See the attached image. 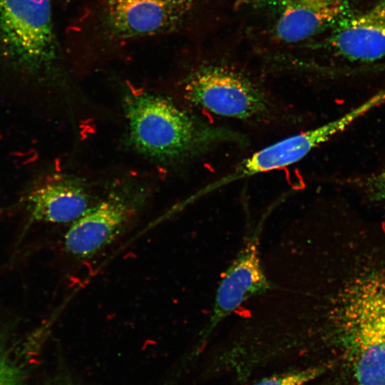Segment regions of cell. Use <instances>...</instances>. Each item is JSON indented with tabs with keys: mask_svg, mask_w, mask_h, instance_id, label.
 Instances as JSON below:
<instances>
[{
	"mask_svg": "<svg viewBox=\"0 0 385 385\" xmlns=\"http://www.w3.org/2000/svg\"><path fill=\"white\" fill-rule=\"evenodd\" d=\"M0 316V342L6 323ZM0 385H26L23 371L8 356L6 349L0 344Z\"/></svg>",
	"mask_w": 385,
	"mask_h": 385,
	"instance_id": "4fadbf2b",
	"label": "cell"
},
{
	"mask_svg": "<svg viewBox=\"0 0 385 385\" xmlns=\"http://www.w3.org/2000/svg\"></svg>",
	"mask_w": 385,
	"mask_h": 385,
	"instance_id": "2e32d148",
	"label": "cell"
},
{
	"mask_svg": "<svg viewBox=\"0 0 385 385\" xmlns=\"http://www.w3.org/2000/svg\"><path fill=\"white\" fill-rule=\"evenodd\" d=\"M184 89L191 103L217 116L262 123L279 117V108L270 93L229 66L198 68L189 75Z\"/></svg>",
	"mask_w": 385,
	"mask_h": 385,
	"instance_id": "277c9868",
	"label": "cell"
},
{
	"mask_svg": "<svg viewBox=\"0 0 385 385\" xmlns=\"http://www.w3.org/2000/svg\"><path fill=\"white\" fill-rule=\"evenodd\" d=\"M361 183L365 193L371 200L385 206V165Z\"/></svg>",
	"mask_w": 385,
	"mask_h": 385,
	"instance_id": "5bb4252c",
	"label": "cell"
},
{
	"mask_svg": "<svg viewBox=\"0 0 385 385\" xmlns=\"http://www.w3.org/2000/svg\"><path fill=\"white\" fill-rule=\"evenodd\" d=\"M275 27L276 37L284 42L303 41L334 25L348 14L347 0H284Z\"/></svg>",
	"mask_w": 385,
	"mask_h": 385,
	"instance_id": "8fae6325",
	"label": "cell"
},
{
	"mask_svg": "<svg viewBox=\"0 0 385 385\" xmlns=\"http://www.w3.org/2000/svg\"><path fill=\"white\" fill-rule=\"evenodd\" d=\"M198 0H96L89 11L93 46L115 47L182 30Z\"/></svg>",
	"mask_w": 385,
	"mask_h": 385,
	"instance_id": "3957f363",
	"label": "cell"
},
{
	"mask_svg": "<svg viewBox=\"0 0 385 385\" xmlns=\"http://www.w3.org/2000/svg\"><path fill=\"white\" fill-rule=\"evenodd\" d=\"M326 371L325 366H314L265 377L252 385H307Z\"/></svg>",
	"mask_w": 385,
	"mask_h": 385,
	"instance_id": "7c38bea8",
	"label": "cell"
},
{
	"mask_svg": "<svg viewBox=\"0 0 385 385\" xmlns=\"http://www.w3.org/2000/svg\"><path fill=\"white\" fill-rule=\"evenodd\" d=\"M265 217L247 237L218 285L210 317L200 334V346L226 317L245 302L267 291L270 284L262 269L260 239Z\"/></svg>",
	"mask_w": 385,
	"mask_h": 385,
	"instance_id": "52a82bcc",
	"label": "cell"
},
{
	"mask_svg": "<svg viewBox=\"0 0 385 385\" xmlns=\"http://www.w3.org/2000/svg\"><path fill=\"white\" fill-rule=\"evenodd\" d=\"M50 0H0V57L35 71L56 57Z\"/></svg>",
	"mask_w": 385,
	"mask_h": 385,
	"instance_id": "5b68a950",
	"label": "cell"
},
{
	"mask_svg": "<svg viewBox=\"0 0 385 385\" xmlns=\"http://www.w3.org/2000/svg\"><path fill=\"white\" fill-rule=\"evenodd\" d=\"M328 319L358 385H385V276L366 275L347 286Z\"/></svg>",
	"mask_w": 385,
	"mask_h": 385,
	"instance_id": "7a4b0ae2",
	"label": "cell"
},
{
	"mask_svg": "<svg viewBox=\"0 0 385 385\" xmlns=\"http://www.w3.org/2000/svg\"><path fill=\"white\" fill-rule=\"evenodd\" d=\"M384 103L385 88L336 119L285 137L254 152L240 161L230 172L209 185L205 191L292 165Z\"/></svg>",
	"mask_w": 385,
	"mask_h": 385,
	"instance_id": "8992f818",
	"label": "cell"
},
{
	"mask_svg": "<svg viewBox=\"0 0 385 385\" xmlns=\"http://www.w3.org/2000/svg\"><path fill=\"white\" fill-rule=\"evenodd\" d=\"M90 197L83 185L66 176L52 177L34 188L26 198L33 221L73 222L90 207Z\"/></svg>",
	"mask_w": 385,
	"mask_h": 385,
	"instance_id": "30bf717a",
	"label": "cell"
},
{
	"mask_svg": "<svg viewBox=\"0 0 385 385\" xmlns=\"http://www.w3.org/2000/svg\"><path fill=\"white\" fill-rule=\"evenodd\" d=\"M125 110L131 143L154 159L183 160L248 143L245 134L202 121L158 95L132 93L125 97Z\"/></svg>",
	"mask_w": 385,
	"mask_h": 385,
	"instance_id": "6da1fadb",
	"label": "cell"
},
{
	"mask_svg": "<svg viewBox=\"0 0 385 385\" xmlns=\"http://www.w3.org/2000/svg\"><path fill=\"white\" fill-rule=\"evenodd\" d=\"M46 385H61V384H46Z\"/></svg>",
	"mask_w": 385,
	"mask_h": 385,
	"instance_id": "9a60e30c",
	"label": "cell"
},
{
	"mask_svg": "<svg viewBox=\"0 0 385 385\" xmlns=\"http://www.w3.org/2000/svg\"><path fill=\"white\" fill-rule=\"evenodd\" d=\"M329 41L335 54L349 62L364 66L385 61V0L342 17Z\"/></svg>",
	"mask_w": 385,
	"mask_h": 385,
	"instance_id": "9c48e42d",
	"label": "cell"
},
{
	"mask_svg": "<svg viewBox=\"0 0 385 385\" xmlns=\"http://www.w3.org/2000/svg\"><path fill=\"white\" fill-rule=\"evenodd\" d=\"M137 205L126 197L113 195L90 207L66 232L65 250L78 259L93 257L125 230Z\"/></svg>",
	"mask_w": 385,
	"mask_h": 385,
	"instance_id": "ba28073f",
	"label": "cell"
}]
</instances>
